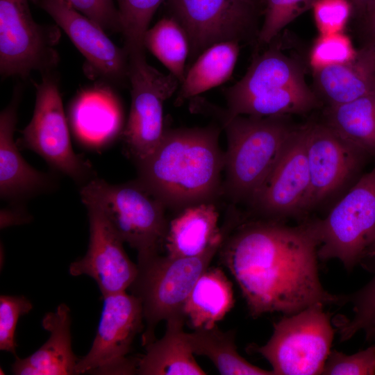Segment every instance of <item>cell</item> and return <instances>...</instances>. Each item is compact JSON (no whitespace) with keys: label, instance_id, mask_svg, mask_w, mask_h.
Here are the masks:
<instances>
[{"label":"cell","instance_id":"8","mask_svg":"<svg viewBox=\"0 0 375 375\" xmlns=\"http://www.w3.org/2000/svg\"><path fill=\"white\" fill-rule=\"evenodd\" d=\"M320 260L338 259L351 271L375 239V167L362 174L323 219H313Z\"/></svg>","mask_w":375,"mask_h":375},{"label":"cell","instance_id":"35","mask_svg":"<svg viewBox=\"0 0 375 375\" xmlns=\"http://www.w3.org/2000/svg\"><path fill=\"white\" fill-rule=\"evenodd\" d=\"M312 8L319 35L343 32L353 12L349 0H316Z\"/></svg>","mask_w":375,"mask_h":375},{"label":"cell","instance_id":"29","mask_svg":"<svg viewBox=\"0 0 375 375\" xmlns=\"http://www.w3.org/2000/svg\"><path fill=\"white\" fill-rule=\"evenodd\" d=\"M165 0H116L124 48L128 56L144 53V35L156 11Z\"/></svg>","mask_w":375,"mask_h":375},{"label":"cell","instance_id":"22","mask_svg":"<svg viewBox=\"0 0 375 375\" xmlns=\"http://www.w3.org/2000/svg\"><path fill=\"white\" fill-rule=\"evenodd\" d=\"M319 94L328 106L345 103L375 92V46L365 44L344 64L313 71Z\"/></svg>","mask_w":375,"mask_h":375},{"label":"cell","instance_id":"2","mask_svg":"<svg viewBox=\"0 0 375 375\" xmlns=\"http://www.w3.org/2000/svg\"><path fill=\"white\" fill-rule=\"evenodd\" d=\"M217 126L165 131L156 149L137 162V180L166 207L181 211L215 203L223 194L224 152Z\"/></svg>","mask_w":375,"mask_h":375},{"label":"cell","instance_id":"28","mask_svg":"<svg viewBox=\"0 0 375 375\" xmlns=\"http://www.w3.org/2000/svg\"><path fill=\"white\" fill-rule=\"evenodd\" d=\"M148 49L181 83L185 75V63L190 53L188 35L174 17H165L149 28L144 35Z\"/></svg>","mask_w":375,"mask_h":375},{"label":"cell","instance_id":"5","mask_svg":"<svg viewBox=\"0 0 375 375\" xmlns=\"http://www.w3.org/2000/svg\"><path fill=\"white\" fill-rule=\"evenodd\" d=\"M82 202L99 208L124 242L138 253V264L164 247L169 222L164 204L137 179L110 184L94 178L80 191Z\"/></svg>","mask_w":375,"mask_h":375},{"label":"cell","instance_id":"26","mask_svg":"<svg viewBox=\"0 0 375 375\" xmlns=\"http://www.w3.org/2000/svg\"><path fill=\"white\" fill-rule=\"evenodd\" d=\"M188 336L194 355L207 357L221 374L274 375L272 370L251 364L238 353L233 330L223 331L215 325L194 329Z\"/></svg>","mask_w":375,"mask_h":375},{"label":"cell","instance_id":"4","mask_svg":"<svg viewBox=\"0 0 375 375\" xmlns=\"http://www.w3.org/2000/svg\"><path fill=\"white\" fill-rule=\"evenodd\" d=\"M224 95V110L228 116L301 114L319 105L299 63L276 47L255 58L244 76L226 88Z\"/></svg>","mask_w":375,"mask_h":375},{"label":"cell","instance_id":"11","mask_svg":"<svg viewBox=\"0 0 375 375\" xmlns=\"http://www.w3.org/2000/svg\"><path fill=\"white\" fill-rule=\"evenodd\" d=\"M131 108L122 133L128 154L137 162L149 156L165 133L163 105L178 89L179 80L149 65L145 53L129 56Z\"/></svg>","mask_w":375,"mask_h":375},{"label":"cell","instance_id":"20","mask_svg":"<svg viewBox=\"0 0 375 375\" xmlns=\"http://www.w3.org/2000/svg\"><path fill=\"white\" fill-rule=\"evenodd\" d=\"M50 333L47 342L25 358L15 356L12 372L16 375L76 374L78 359L72 349L71 317L69 307L60 304L55 312H47L42 321Z\"/></svg>","mask_w":375,"mask_h":375},{"label":"cell","instance_id":"34","mask_svg":"<svg viewBox=\"0 0 375 375\" xmlns=\"http://www.w3.org/2000/svg\"><path fill=\"white\" fill-rule=\"evenodd\" d=\"M33 308L23 295L0 297V349L16 356L15 330L18 319Z\"/></svg>","mask_w":375,"mask_h":375},{"label":"cell","instance_id":"33","mask_svg":"<svg viewBox=\"0 0 375 375\" xmlns=\"http://www.w3.org/2000/svg\"><path fill=\"white\" fill-rule=\"evenodd\" d=\"M322 374L374 375L375 374V344L364 350L347 355L336 349L331 350Z\"/></svg>","mask_w":375,"mask_h":375},{"label":"cell","instance_id":"39","mask_svg":"<svg viewBox=\"0 0 375 375\" xmlns=\"http://www.w3.org/2000/svg\"><path fill=\"white\" fill-rule=\"evenodd\" d=\"M353 6V11L362 18L374 6L375 0H349Z\"/></svg>","mask_w":375,"mask_h":375},{"label":"cell","instance_id":"6","mask_svg":"<svg viewBox=\"0 0 375 375\" xmlns=\"http://www.w3.org/2000/svg\"><path fill=\"white\" fill-rule=\"evenodd\" d=\"M194 257L156 256L137 264L138 273L130 289L142 306L144 346L156 340V326L162 320L185 316V301L201 274L209 267L226 235Z\"/></svg>","mask_w":375,"mask_h":375},{"label":"cell","instance_id":"18","mask_svg":"<svg viewBox=\"0 0 375 375\" xmlns=\"http://www.w3.org/2000/svg\"><path fill=\"white\" fill-rule=\"evenodd\" d=\"M20 93L17 88L0 115V195L14 204L52 189L56 182L53 176L28 165L14 140Z\"/></svg>","mask_w":375,"mask_h":375},{"label":"cell","instance_id":"15","mask_svg":"<svg viewBox=\"0 0 375 375\" xmlns=\"http://www.w3.org/2000/svg\"><path fill=\"white\" fill-rule=\"evenodd\" d=\"M310 188L308 212L350 188L368 156L326 124H310L306 143Z\"/></svg>","mask_w":375,"mask_h":375},{"label":"cell","instance_id":"7","mask_svg":"<svg viewBox=\"0 0 375 375\" xmlns=\"http://www.w3.org/2000/svg\"><path fill=\"white\" fill-rule=\"evenodd\" d=\"M320 303L274 324L273 333L262 346H254L272 365L274 375L322 374L335 334L331 315Z\"/></svg>","mask_w":375,"mask_h":375},{"label":"cell","instance_id":"9","mask_svg":"<svg viewBox=\"0 0 375 375\" xmlns=\"http://www.w3.org/2000/svg\"><path fill=\"white\" fill-rule=\"evenodd\" d=\"M33 85V117L17 143L19 147L35 151L53 169L83 185L95 177L91 164L72 147L55 71L42 74L41 81Z\"/></svg>","mask_w":375,"mask_h":375},{"label":"cell","instance_id":"36","mask_svg":"<svg viewBox=\"0 0 375 375\" xmlns=\"http://www.w3.org/2000/svg\"><path fill=\"white\" fill-rule=\"evenodd\" d=\"M75 10L99 24L106 32L122 31L115 0H63Z\"/></svg>","mask_w":375,"mask_h":375},{"label":"cell","instance_id":"43","mask_svg":"<svg viewBox=\"0 0 375 375\" xmlns=\"http://www.w3.org/2000/svg\"><path fill=\"white\" fill-rule=\"evenodd\" d=\"M374 44L375 46V44Z\"/></svg>","mask_w":375,"mask_h":375},{"label":"cell","instance_id":"25","mask_svg":"<svg viewBox=\"0 0 375 375\" xmlns=\"http://www.w3.org/2000/svg\"><path fill=\"white\" fill-rule=\"evenodd\" d=\"M239 52L237 41L218 42L205 49L186 72L176 103L181 104L226 82L232 76Z\"/></svg>","mask_w":375,"mask_h":375},{"label":"cell","instance_id":"16","mask_svg":"<svg viewBox=\"0 0 375 375\" xmlns=\"http://www.w3.org/2000/svg\"><path fill=\"white\" fill-rule=\"evenodd\" d=\"M48 13L85 59L88 76L109 86L129 83V56L96 22L63 0H31Z\"/></svg>","mask_w":375,"mask_h":375},{"label":"cell","instance_id":"40","mask_svg":"<svg viewBox=\"0 0 375 375\" xmlns=\"http://www.w3.org/2000/svg\"><path fill=\"white\" fill-rule=\"evenodd\" d=\"M362 332L365 334L367 340L375 344V319Z\"/></svg>","mask_w":375,"mask_h":375},{"label":"cell","instance_id":"14","mask_svg":"<svg viewBox=\"0 0 375 375\" xmlns=\"http://www.w3.org/2000/svg\"><path fill=\"white\" fill-rule=\"evenodd\" d=\"M308 124L294 127L276 164L249 204L262 219L281 221L308 212L310 178Z\"/></svg>","mask_w":375,"mask_h":375},{"label":"cell","instance_id":"17","mask_svg":"<svg viewBox=\"0 0 375 375\" xmlns=\"http://www.w3.org/2000/svg\"><path fill=\"white\" fill-rule=\"evenodd\" d=\"M85 206L90 224L89 246L82 258L70 264L69 274L92 278L102 298L126 291L137 277L138 265L128 258L124 242L101 209L92 204Z\"/></svg>","mask_w":375,"mask_h":375},{"label":"cell","instance_id":"24","mask_svg":"<svg viewBox=\"0 0 375 375\" xmlns=\"http://www.w3.org/2000/svg\"><path fill=\"white\" fill-rule=\"evenodd\" d=\"M232 283L217 267H208L192 288L183 308L193 329L212 328L233 308Z\"/></svg>","mask_w":375,"mask_h":375},{"label":"cell","instance_id":"23","mask_svg":"<svg viewBox=\"0 0 375 375\" xmlns=\"http://www.w3.org/2000/svg\"><path fill=\"white\" fill-rule=\"evenodd\" d=\"M185 316L166 320L164 335L145 345V353L138 360L137 373L142 375H205L194 358Z\"/></svg>","mask_w":375,"mask_h":375},{"label":"cell","instance_id":"1","mask_svg":"<svg viewBox=\"0 0 375 375\" xmlns=\"http://www.w3.org/2000/svg\"><path fill=\"white\" fill-rule=\"evenodd\" d=\"M319 246L313 219L288 226L239 219L218 252L256 318L274 312L292 315L318 303L344 304V295L329 293L319 281Z\"/></svg>","mask_w":375,"mask_h":375},{"label":"cell","instance_id":"21","mask_svg":"<svg viewBox=\"0 0 375 375\" xmlns=\"http://www.w3.org/2000/svg\"><path fill=\"white\" fill-rule=\"evenodd\" d=\"M219 212L213 202L191 206L169 222L164 248L170 257H194L208 249L228 231L231 221L218 226Z\"/></svg>","mask_w":375,"mask_h":375},{"label":"cell","instance_id":"38","mask_svg":"<svg viewBox=\"0 0 375 375\" xmlns=\"http://www.w3.org/2000/svg\"><path fill=\"white\" fill-rule=\"evenodd\" d=\"M363 19V32L366 38L365 44H375V4L365 15Z\"/></svg>","mask_w":375,"mask_h":375},{"label":"cell","instance_id":"37","mask_svg":"<svg viewBox=\"0 0 375 375\" xmlns=\"http://www.w3.org/2000/svg\"><path fill=\"white\" fill-rule=\"evenodd\" d=\"M11 208H4L1 211V228L16 224H21L29 222L30 216L24 208L15 204Z\"/></svg>","mask_w":375,"mask_h":375},{"label":"cell","instance_id":"31","mask_svg":"<svg viewBox=\"0 0 375 375\" xmlns=\"http://www.w3.org/2000/svg\"><path fill=\"white\" fill-rule=\"evenodd\" d=\"M265 4L264 19L258 42L270 43L288 24L312 7L316 0H262Z\"/></svg>","mask_w":375,"mask_h":375},{"label":"cell","instance_id":"12","mask_svg":"<svg viewBox=\"0 0 375 375\" xmlns=\"http://www.w3.org/2000/svg\"><path fill=\"white\" fill-rule=\"evenodd\" d=\"M103 299L101 318L92 347L78 360L76 374H133L138 359L128 356L133 340L144 328L140 299L126 291Z\"/></svg>","mask_w":375,"mask_h":375},{"label":"cell","instance_id":"41","mask_svg":"<svg viewBox=\"0 0 375 375\" xmlns=\"http://www.w3.org/2000/svg\"><path fill=\"white\" fill-rule=\"evenodd\" d=\"M374 256H375V239H374L373 243L369 247V249H368V251L367 252L366 257H365V260H363V262L365 260H367L369 258H373Z\"/></svg>","mask_w":375,"mask_h":375},{"label":"cell","instance_id":"13","mask_svg":"<svg viewBox=\"0 0 375 375\" xmlns=\"http://www.w3.org/2000/svg\"><path fill=\"white\" fill-rule=\"evenodd\" d=\"M189 38L191 56L224 41L258 36V5L252 0H169Z\"/></svg>","mask_w":375,"mask_h":375},{"label":"cell","instance_id":"30","mask_svg":"<svg viewBox=\"0 0 375 375\" xmlns=\"http://www.w3.org/2000/svg\"><path fill=\"white\" fill-rule=\"evenodd\" d=\"M362 264L370 269L373 276L362 288L353 294L345 295L344 302L351 305L352 316L337 317L334 319L342 342L362 331L375 319V256Z\"/></svg>","mask_w":375,"mask_h":375},{"label":"cell","instance_id":"10","mask_svg":"<svg viewBox=\"0 0 375 375\" xmlns=\"http://www.w3.org/2000/svg\"><path fill=\"white\" fill-rule=\"evenodd\" d=\"M31 0H0V74L3 78H26L35 71H55L60 38L57 24L43 25L33 19Z\"/></svg>","mask_w":375,"mask_h":375},{"label":"cell","instance_id":"19","mask_svg":"<svg viewBox=\"0 0 375 375\" xmlns=\"http://www.w3.org/2000/svg\"><path fill=\"white\" fill-rule=\"evenodd\" d=\"M74 133L83 145L103 148L122 133L121 104L109 85H97L80 92L70 106Z\"/></svg>","mask_w":375,"mask_h":375},{"label":"cell","instance_id":"27","mask_svg":"<svg viewBox=\"0 0 375 375\" xmlns=\"http://www.w3.org/2000/svg\"><path fill=\"white\" fill-rule=\"evenodd\" d=\"M325 124L368 156H375V92L328 106Z\"/></svg>","mask_w":375,"mask_h":375},{"label":"cell","instance_id":"32","mask_svg":"<svg viewBox=\"0 0 375 375\" xmlns=\"http://www.w3.org/2000/svg\"><path fill=\"white\" fill-rule=\"evenodd\" d=\"M349 37L343 32L319 35L310 53V65L313 71L326 67L344 64L357 55Z\"/></svg>","mask_w":375,"mask_h":375},{"label":"cell","instance_id":"42","mask_svg":"<svg viewBox=\"0 0 375 375\" xmlns=\"http://www.w3.org/2000/svg\"><path fill=\"white\" fill-rule=\"evenodd\" d=\"M252 1L258 5V1H262V0H252Z\"/></svg>","mask_w":375,"mask_h":375},{"label":"cell","instance_id":"3","mask_svg":"<svg viewBox=\"0 0 375 375\" xmlns=\"http://www.w3.org/2000/svg\"><path fill=\"white\" fill-rule=\"evenodd\" d=\"M194 112L219 121L227 138L223 194L234 203L249 204L279 158L294 126L287 115L228 116L203 99H190Z\"/></svg>","mask_w":375,"mask_h":375}]
</instances>
